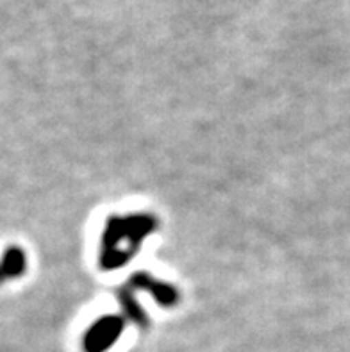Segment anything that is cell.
<instances>
[{
    "mask_svg": "<svg viewBox=\"0 0 350 352\" xmlns=\"http://www.w3.org/2000/svg\"><path fill=\"white\" fill-rule=\"evenodd\" d=\"M23 265H25V259H23L22 250L20 249H9L6 250L4 258H2V274L8 277L20 276L23 272Z\"/></svg>",
    "mask_w": 350,
    "mask_h": 352,
    "instance_id": "obj_1",
    "label": "cell"
},
{
    "mask_svg": "<svg viewBox=\"0 0 350 352\" xmlns=\"http://www.w3.org/2000/svg\"><path fill=\"white\" fill-rule=\"evenodd\" d=\"M2 276H4V274H2V268H0V281H2Z\"/></svg>",
    "mask_w": 350,
    "mask_h": 352,
    "instance_id": "obj_2",
    "label": "cell"
}]
</instances>
